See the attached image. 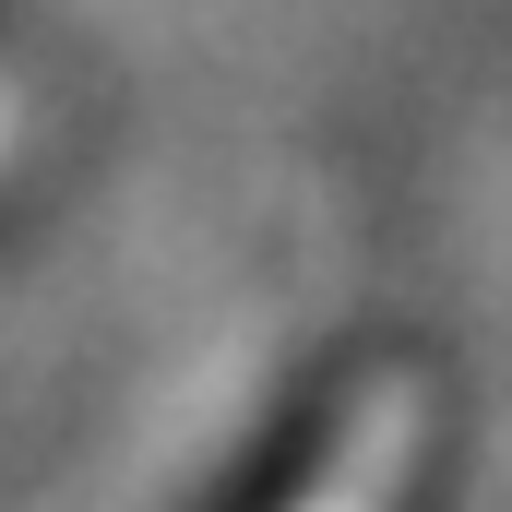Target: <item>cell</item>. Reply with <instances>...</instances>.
I'll return each instance as SVG.
<instances>
[{"instance_id":"cell-1","label":"cell","mask_w":512,"mask_h":512,"mask_svg":"<svg viewBox=\"0 0 512 512\" xmlns=\"http://www.w3.org/2000/svg\"><path fill=\"white\" fill-rule=\"evenodd\" d=\"M393 477H405V405H382V417L346 441V465H334L298 512H393Z\"/></svg>"},{"instance_id":"cell-2","label":"cell","mask_w":512,"mask_h":512,"mask_svg":"<svg viewBox=\"0 0 512 512\" xmlns=\"http://www.w3.org/2000/svg\"><path fill=\"white\" fill-rule=\"evenodd\" d=\"M0 143H12V96H0Z\"/></svg>"}]
</instances>
